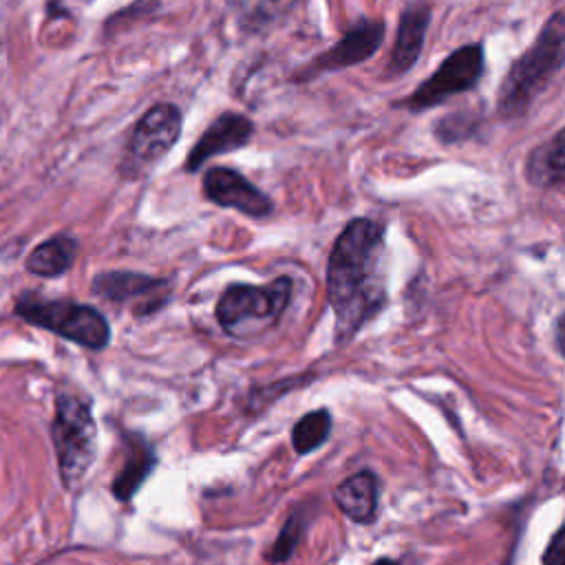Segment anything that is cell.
<instances>
[{"label":"cell","instance_id":"obj_1","mask_svg":"<svg viewBox=\"0 0 565 565\" xmlns=\"http://www.w3.org/2000/svg\"><path fill=\"white\" fill-rule=\"evenodd\" d=\"M384 227L353 218L333 243L327 265V298L335 316L338 340H349L386 302L382 271Z\"/></svg>","mask_w":565,"mask_h":565},{"label":"cell","instance_id":"obj_2","mask_svg":"<svg viewBox=\"0 0 565 565\" xmlns=\"http://www.w3.org/2000/svg\"><path fill=\"white\" fill-rule=\"evenodd\" d=\"M565 22L563 11H556L539 33L536 42L510 66L501 86L497 108L503 117H521L532 106L536 95L552 82L563 66Z\"/></svg>","mask_w":565,"mask_h":565},{"label":"cell","instance_id":"obj_3","mask_svg":"<svg viewBox=\"0 0 565 565\" xmlns=\"http://www.w3.org/2000/svg\"><path fill=\"white\" fill-rule=\"evenodd\" d=\"M51 437L60 479L66 488H75L97 452V428L88 402L77 395L60 393L55 399Z\"/></svg>","mask_w":565,"mask_h":565},{"label":"cell","instance_id":"obj_4","mask_svg":"<svg viewBox=\"0 0 565 565\" xmlns=\"http://www.w3.org/2000/svg\"><path fill=\"white\" fill-rule=\"evenodd\" d=\"M291 298V278L280 276L267 285L234 282L216 302V320L225 333L245 338L271 327Z\"/></svg>","mask_w":565,"mask_h":565},{"label":"cell","instance_id":"obj_5","mask_svg":"<svg viewBox=\"0 0 565 565\" xmlns=\"http://www.w3.org/2000/svg\"><path fill=\"white\" fill-rule=\"evenodd\" d=\"M15 313L35 327L53 331L55 335L86 349H104L110 340V327L106 318L88 305L22 296L15 302Z\"/></svg>","mask_w":565,"mask_h":565},{"label":"cell","instance_id":"obj_6","mask_svg":"<svg viewBox=\"0 0 565 565\" xmlns=\"http://www.w3.org/2000/svg\"><path fill=\"white\" fill-rule=\"evenodd\" d=\"M181 135V113L174 104L161 102L143 113L137 121L124 159V172L128 177H139L163 159Z\"/></svg>","mask_w":565,"mask_h":565},{"label":"cell","instance_id":"obj_7","mask_svg":"<svg viewBox=\"0 0 565 565\" xmlns=\"http://www.w3.org/2000/svg\"><path fill=\"white\" fill-rule=\"evenodd\" d=\"M481 73H483L481 44H466V46L452 51L441 62V66L411 93V97L404 102V106L413 113L437 106L444 99L477 86Z\"/></svg>","mask_w":565,"mask_h":565},{"label":"cell","instance_id":"obj_8","mask_svg":"<svg viewBox=\"0 0 565 565\" xmlns=\"http://www.w3.org/2000/svg\"><path fill=\"white\" fill-rule=\"evenodd\" d=\"M384 38V26L382 22H371V20H362L358 22L335 46H331L329 51H324L322 55H318L316 60H311L300 73L298 77L302 82L327 73V71H338L351 64H360L366 57H371Z\"/></svg>","mask_w":565,"mask_h":565},{"label":"cell","instance_id":"obj_9","mask_svg":"<svg viewBox=\"0 0 565 565\" xmlns=\"http://www.w3.org/2000/svg\"><path fill=\"white\" fill-rule=\"evenodd\" d=\"M203 194L221 207H232L254 218L271 212V199L232 168H210L203 177Z\"/></svg>","mask_w":565,"mask_h":565},{"label":"cell","instance_id":"obj_10","mask_svg":"<svg viewBox=\"0 0 565 565\" xmlns=\"http://www.w3.org/2000/svg\"><path fill=\"white\" fill-rule=\"evenodd\" d=\"M252 132H254V124L245 115H241V113L218 115L205 128V132L199 137V141L192 146V150L185 159V170L194 172L207 159L243 148L252 139Z\"/></svg>","mask_w":565,"mask_h":565},{"label":"cell","instance_id":"obj_11","mask_svg":"<svg viewBox=\"0 0 565 565\" xmlns=\"http://www.w3.org/2000/svg\"><path fill=\"white\" fill-rule=\"evenodd\" d=\"M430 22V9L424 0L411 2L404 7L397 24V35H395V46L388 64V75H402L411 71L422 53L426 29Z\"/></svg>","mask_w":565,"mask_h":565},{"label":"cell","instance_id":"obj_12","mask_svg":"<svg viewBox=\"0 0 565 565\" xmlns=\"http://www.w3.org/2000/svg\"><path fill=\"white\" fill-rule=\"evenodd\" d=\"M338 508L358 523H369L377 508V479L371 470L347 477L333 492Z\"/></svg>","mask_w":565,"mask_h":565},{"label":"cell","instance_id":"obj_13","mask_svg":"<svg viewBox=\"0 0 565 565\" xmlns=\"http://www.w3.org/2000/svg\"><path fill=\"white\" fill-rule=\"evenodd\" d=\"M166 287L163 280L135 271H104L93 280V291L113 302H128L132 298H159Z\"/></svg>","mask_w":565,"mask_h":565},{"label":"cell","instance_id":"obj_14","mask_svg":"<svg viewBox=\"0 0 565 565\" xmlns=\"http://www.w3.org/2000/svg\"><path fill=\"white\" fill-rule=\"evenodd\" d=\"M157 459L152 448L146 444L143 437H132L128 441V450H126V461L121 466V470L117 472L110 490L115 494V499L119 501H130L132 494L139 490V486L146 481V477L150 475V470L154 468Z\"/></svg>","mask_w":565,"mask_h":565},{"label":"cell","instance_id":"obj_15","mask_svg":"<svg viewBox=\"0 0 565 565\" xmlns=\"http://www.w3.org/2000/svg\"><path fill=\"white\" fill-rule=\"evenodd\" d=\"M525 179L536 188L563 185V130L530 150L525 159Z\"/></svg>","mask_w":565,"mask_h":565},{"label":"cell","instance_id":"obj_16","mask_svg":"<svg viewBox=\"0 0 565 565\" xmlns=\"http://www.w3.org/2000/svg\"><path fill=\"white\" fill-rule=\"evenodd\" d=\"M75 241L71 236H53L51 241L38 245L29 258H26V269L31 274H38V276H60L64 274L73 258H75Z\"/></svg>","mask_w":565,"mask_h":565},{"label":"cell","instance_id":"obj_17","mask_svg":"<svg viewBox=\"0 0 565 565\" xmlns=\"http://www.w3.org/2000/svg\"><path fill=\"white\" fill-rule=\"evenodd\" d=\"M331 433V415L329 411H311L302 415L291 428V444L298 455H307L324 444Z\"/></svg>","mask_w":565,"mask_h":565},{"label":"cell","instance_id":"obj_18","mask_svg":"<svg viewBox=\"0 0 565 565\" xmlns=\"http://www.w3.org/2000/svg\"><path fill=\"white\" fill-rule=\"evenodd\" d=\"M227 2L247 26H263L265 22L278 18L296 0H227Z\"/></svg>","mask_w":565,"mask_h":565},{"label":"cell","instance_id":"obj_19","mask_svg":"<svg viewBox=\"0 0 565 565\" xmlns=\"http://www.w3.org/2000/svg\"><path fill=\"white\" fill-rule=\"evenodd\" d=\"M300 530H302V521H300V516H298V514H291V516L287 519V523L282 525V530H280L278 539L274 541L271 552H269V558H271V561H276V563L287 561V558L291 556V552H294V547H296L298 539H300Z\"/></svg>","mask_w":565,"mask_h":565},{"label":"cell","instance_id":"obj_20","mask_svg":"<svg viewBox=\"0 0 565 565\" xmlns=\"http://www.w3.org/2000/svg\"><path fill=\"white\" fill-rule=\"evenodd\" d=\"M543 565H565V530L558 527L543 554Z\"/></svg>","mask_w":565,"mask_h":565},{"label":"cell","instance_id":"obj_21","mask_svg":"<svg viewBox=\"0 0 565 565\" xmlns=\"http://www.w3.org/2000/svg\"><path fill=\"white\" fill-rule=\"evenodd\" d=\"M373 565H397V563L391 561V558H377Z\"/></svg>","mask_w":565,"mask_h":565}]
</instances>
